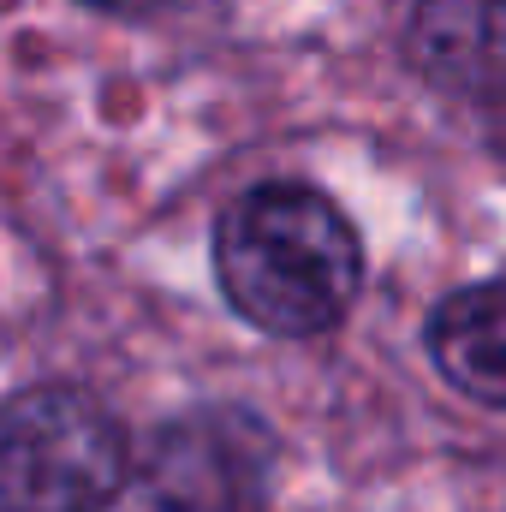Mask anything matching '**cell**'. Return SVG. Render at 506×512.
<instances>
[{
    "mask_svg": "<svg viewBox=\"0 0 506 512\" xmlns=\"http://www.w3.org/2000/svg\"><path fill=\"white\" fill-rule=\"evenodd\" d=\"M221 298L262 334H328L364 286V245L334 197L316 185H256L215 227Z\"/></svg>",
    "mask_w": 506,
    "mask_h": 512,
    "instance_id": "1",
    "label": "cell"
},
{
    "mask_svg": "<svg viewBox=\"0 0 506 512\" xmlns=\"http://www.w3.org/2000/svg\"><path fill=\"white\" fill-rule=\"evenodd\" d=\"M126 483L114 411L78 387H24L0 405V512H102Z\"/></svg>",
    "mask_w": 506,
    "mask_h": 512,
    "instance_id": "2",
    "label": "cell"
},
{
    "mask_svg": "<svg viewBox=\"0 0 506 512\" xmlns=\"http://www.w3.org/2000/svg\"><path fill=\"white\" fill-rule=\"evenodd\" d=\"M274 471V435L245 405H203L173 417L143 465L155 512H256Z\"/></svg>",
    "mask_w": 506,
    "mask_h": 512,
    "instance_id": "3",
    "label": "cell"
},
{
    "mask_svg": "<svg viewBox=\"0 0 506 512\" xmlns=\"http://www.w3.org/2000/svg\"><path fill=\"white\" fill-rule=\"evenodd\" d=\"M411 60L453 96L501 90V0H417Z\"/></svg>",
    "mask_w": 506,
    "mask_h": 512,
    "instance_id": "4",
    "label": "cell"
},
{
    "mask_svg": "<svg viewBox=\"0 0 506 512\" xmlns=\"http://www.w3.org/2000/svg\"><path fill=\"white\" fill-rule=\"evenodd\" d=\"M429 358L477 405H506V310L501 280H471L447 292L429 316Z\"/></svg>",
    "mask_w": 506,
    "mask_h": 512,
    "instance_id": "5",
    "label": "cell"
},
{
    "mask_svg": "<svg viewBox=\"0 0 506 512\" xmlns=\"http://www.w3.org/2000/svg\"><path fill=\"white\" fill-rule=\"evenodd\" d=\"M96 12H114V18H149V12H167L173 0H84Z\"/></svg>",
    "mask_w": 506,
    "mask_h": 512,
    "instance_id": "6",
    "label": "cell"
}]
</instances>
